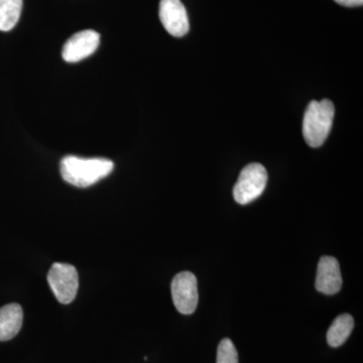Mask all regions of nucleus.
I'll return each instance as SVG.
<instances>
[{
	"mask_svg": "<svg viewBox=\"0 0 363 363\" xmlns=\"http://www.w3.org/2000/svg\"><path fill=\"white\" fill-rule=\"evenodd\" d=\"M159 14L162 25L169 35L176 38L187 35L190 23L187 11L181 0H161Z\"/></svg>",
	"mask_w": 363,
	"mask_h": 363,
	"instance_id": "nucleus-7",
	"label": "nucleus"
},
{
	"mask_svg": "<svg viewBox=\"0 0 363 363\" xmlns=\"http://www.w3.org/2000/svg\"><path fill=\"white\" fill-rule=\"evenodd\" d=\"M354 327V320L350 314L339 315L327 332V341L331 347H339L346 342Z\"/></svg>",
	"mask_w": 363,
	"mask_h": 363,
	"instance_id": "nucleus-10",
	"label": "nucleus"
},
{
	"mask_svg": "<svg viewBox=\"0 0 363 363\" xmlns=\"http://www.w3.org/2000/svg\"><path fill=\"white\" fill-rule=\"evenodd\" d=\"M23 0H0V30L9 32L20 20Z\"/></svg>",
	"mask_w": 363,
	"mask_h": 363,
	"instance_id": "nucleus-11",
	"label": "nucleus"
},
{
	"mask_svg": "<svg viewBox=\"0 0 363 363\" xmlns=\"http://www.w3.org/2000/svg\"><path fill=\"white\" fill-rule=\"evenodd\" d=\"M48 283L60 303L70 304L78 292L77 269L69 264L55 262L48 272Z\"/></svg>",
	"mask_w": 363,
	"mask_h": 363,
	"instance_id": "nucleus-4",
	"label": "nucleus"
},
{
	"mask_svg": "<svg viewBox=\"0 0 363 363\" xmlns=\"http://www.w3.org/2000/svg\"><path fill=\"white\" fill-rule=\"evenodd\" d=\"M317 291L325 295H334L341 290L342 277L338 260L333 257H322L318 264L316 276Z\"/></svg>",
	"mask_w": 363,
	"mask_h": 363,
	"instance_id": "nucleus-8",
	"label": "nucleus"
},
{
	"mask_svg": "<svg viewBox=\"0 0 363 363\" xmlns=\"http://www.w3.org/2000/svg\"><path fill=\"white\" fill-rule=\"evenodd\" d=\"M335 108L331 100L311 101L303 119V136L311 147H319L328 138L333 125Z\"/></svg>",
	"mask_w": 363,
	"mask_h": 363,
	"instance_id": "nucleus-2",
	"label": "nucleus"
},
{
	"mask_svg": "<svg viewBox=\"0 0 363 363\" xmlns=\"http://www.w3.org/2000/svg\"><path fill=\"white\" fill-rule=\"evenodd\" d=\"M114 164L111 160L102 157L85 159L76 156L63 157L60 164L62 178L79 188H87L106 178L113 171Z\"/></svg>",
	"mask_w": 363,
	"mask_h": 363,
	"instance_id": "nucleus-1",
	"label": "nucleus"
},
{
	"mask_svg": "<svg viewBox=\"0 0 363 363\" xmlns=\"http://www.w3.org/2000/svg\"><path fill=\"white\" fill-rule=\"evenodd\" d=\"M174 305L181 314L191 315L195 312L199 301L197 279L190 272H182L173 279L171 285Z\"/></svg>",
	"mask_w": 363,
	"mask_h": 363,
	"instance_id": "nucleus-5",
	"label": "nucleus"
},
{
	"mask_svg": "<svg viewBox=\"0 0 363 363\" xmlns=\"http://www.w3.org/2000/svg\"><path fill=\"white\" fill-rule=\"evenodd\" d=\"M23 311L18 304L0 308V341H9L18 335L23 326Z\"/></svg>",
	"mask_w": 363,
	"mask_h": 363,
	"instance_id": "nucleus-9",
	"label": "nucleus"
},
{
	"mask_svg": "<svg viewBox=\"0 0 363 363\" xmlns=\"http://www.w3.org/2000/svg\"><path fill=\"white\" fill-rule=\"evenodd\" d=\"M217 363H238V354L230 339H222L217 350Z\"/></svg>",
	"mask_w": 363,
	"mask_h": 363,
	"instance_id": "nucleus-12",
	"label": "nucleus"
},
{
	"mask_svg": "<svg viewBox=\"0 0 363 363\" xmlns=\"http://www.w3.org/2000/svg\"><path fill=\"white\" fill-rule=\"evenodd\" d=\"M267 172L262 164L253 162L241 171L233 189L234 200L240 205L250 204L264 193Z\"/></svg>",
	"mask_w": 363,
	"mask_h": 363,
	"instance_id": "nucleus-3",
	"label": "nucleus"
},
{
	"mask_svg": "<svg viewBox=\"0 0 363 363\" xmlns=\"http://www.w3.org/2000/svg\"><path fill=\"white\" fill-rule=\"evenodd\" d=\"M99 44V33L93 30H81L67 40L62 57L68 63H78L94 54Z\"/></svg>",
	"mask_w": 363,
	"mask_h": 363,
	"instance_id": "nucleus-6",
	"label": "nucleus"
},
{
	"mask_svg": "<svg viewBox=\"0 0 363 363\" xmlns=\"http://www.w3.org/2000/svg\"><path fill=\"white\" fill-rule=\"evenodd\" d=\"M334 1L346 7L362 6L363 4V0H334Z\"/></svg>",
	"mask_w": 363,
	"mask_h": 363,
	"instance_id": "nucleus-13",
	"label": "nucleus"
}]
</instances>
